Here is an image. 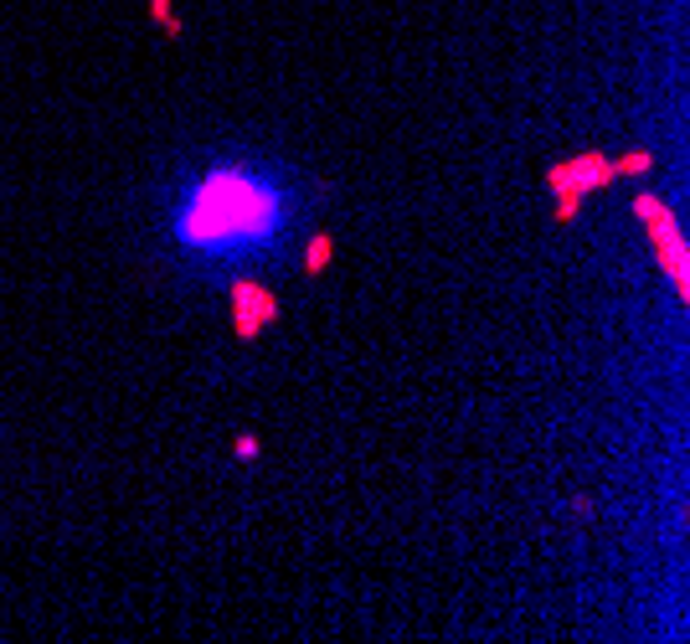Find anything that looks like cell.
<instances>
[{
	"instance_id": "6da1fadb",
	"label": "cell",
	"mask_w": 690,
	"mask_h": 644,
	"mask_svg": "<svg viewBox=\"0 0 690 644\" xmlns=\"http://www.w3.org/2000/svg\"><path fill=\"white\" fill-rule=\"evenodd\" d=\"M289 196L279 181L253 170H212L185 191L176 212V242L202 258H242L273 253L284 238Z\"/></svg>"
}]
</instances>
